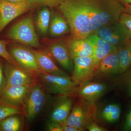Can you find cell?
Returning a JSON list of instances; mask_svg holds the SVG:
<instances>
[{
	"instance_id": "obj_1",
	"label": "cell",
	"mask_w": 131,
	"mask_h": 131,
	"mask_svg": "<svg viewBox=\"0 0 131 131\" xmlns=\"http://www.w3.org/2000/svg\"><path fill=\"white\" fill-rule=\"evenodd\" d=\"M89 15L93 33L103 26L119 20L125 7L118 0H78Z\"/></svg>"
},
{
	"instance_id": "obj_2",
	"label": "cell",
	"mask_w": 131,
	"mask_h": 131,
	"mask_svg": "<svg viewBox=\"0 0 131 131\" xmlns=\"http://www.w3.org/2000/svg\"><path fill=\"white\" fill-rule=\"evenodd\" d=\"M58 7L68 22L71 36L87 38L93 34L89 15L78 0H64Z\"/></svg>"
},
{
	"instance_id": "obj_3",
	"label": "cell",
	"mask_w": 131,
	"mask_h": 131,
	"mask_svg": "<svg viewBox=\"0 0 131 131\" xmlns=\"http://www.w3.org/2000/svg\"><path fill=\"white\" fill-rule=\"evenodd\" d=\"M50 93L37 79L26 96L23 112L26 121L32 122L37 119L52 102Z\"/></svg>"
},
{
	"instance_id": "obj_4",
	"label": "cell",
	"mask_w": 131,
	"mask_h": 131,
	"mask_svg": "<svg viewBox=\"0 0 131 131\" xmlns=\"http://www.w3.org/2000/svg\"><path fill=\"white\" fill-rule=\"evenodd\" d=\"M7 37L28 47H40L31 16L24 18L12 26L7 32Z\"/></svg>"
},
{
	"instance_id": "obj_5",
	"label": "cell",
	"mask_w": 131,
	"mask_h": 131,
	"mask_svg": "<svg viewBox=\"0 0 131 131\" xmlns=\"http://www.w3.org/2000/svg\"><path fill=\"white\" fill-rule=\"evenodd\" d=\"M96 104L78 99L74 104L64 125L84 131L91 122L95 121Z\"/></svg>"
},
{
	"instance_id": "obj_6",
	"label": "cell",
	"mask_w": 131,
	"mask_h": 131,
	"mask_svg": "<svg viewBox=\"0 0 131 131\" xmlns=\"http://www.w3.org/2000/svg\"><path fill=\"white\" fill-rule=\"evenodd\" d=\"M36 75L50 94L71 95L79 85L72 76L63 77L47 74L42 71L37 73Z\"/></svg>"
},
{
	"instance_id": "obj_7",
	"label": "cell",
	"mask_w": 131,
	"mask_h": 131,
	"mask_svg": "<svg viewBox=\"0 0 131 131\" xmlns=\"http://www.w3.org/2000/svg\"><path fill=\"white\" fill-rule=\"evenodd\" d=\"M110 89L111 86L107 83L92 80L79 84L76 90L71 95L90 103L96 104Z\"/></svg>"
},
{
	"instance_id": "obj_8",
	"label": "cell",
	"mask_w": 131,
	"mask_h": 131,
	"mask_svg": "<svg viewBox=\"0 0 131 131\" xmlns=\"http://www.w3.org/2000/svg\"><path fill=\"white\" fill-rule=\"evenodd\" d=\"M118 49L131 38V31L119 21L103 26L95 33Z\"/></svg>"
},
{
	"instance_id": "obj_9",
	"label": "cell",
	"mask_w": 131,
	"mask_h": 131,
	"mask_svg": "<svg viewBox=\"0 0 131 131\" xmlns=\"http://www.w3.org/2000/svg\"><path fill=\"white\" fill-rule=\"evenodd\" d=\"M73 97L67 94H58L52 99L49 115V121L64 125L73 105Z\"/></svg>"
},
{
	"instance_id": "obj_10",
	"label": "cell",
	"mask_w": 131,
	"mask_h": 131,
	"mask_svg": "<svg viewBox=\"0 0 131 131\" xmlns=\"http://www.w3.org/2000/svg\"><path fill=\"white\" fill-rule=\"evenodd\" d=\"M4 69L6 79V86L31 84L37 79L36 75L26 70L16 62H9L6 61Z\"/></svg>"
},
{
	"instance_id": "obj_11",
	"label": "cell",
	"mask_w": 131,
	"mask_h": 131,
	"mask_svg": "<svg viewBox=\"0 0 131 131\" xmlns=\"http://www.w3.org/2000/svg\"><path fill=\"white\" fill-rule=\"evenodd\" d=\"M121 75L119 59L117 51L108 55L100 62L96 67L93 80L101 81L118 77Z\"/></svg>"
},
{
	"instance_id": "obj_12",
	"label": "cell",
	"mask_w": 131,
	"mask_h": 131,
	"mask_svg": "<svg viewBox=\"0 0 131 131\" xmlns=\"http://www.w3.org/2000/svg\"><path fill=\"white\" fill-rule=\"evenodd\" d=\"M8 51L15 61L28 72L36 75L41 71L31 49L20 45H13Z\"/></svg>"
},
{
	"instance_id": "obj_13",
	"label": "cell",
	"mask_w": 131,
	"mask_h": 131,
	"mask_svg": "<svg viewBox=\"0 0 131 131\" xmlns=\"http://www.w3.org/2000/svg\"><path fill=\"white\" fill-rule=\"evenodd\" d=\"M74 68L72 77L79 84L93 80L96 68L92 57L73 58Z\"/></svg>"
},
{
	"instance_id": "obj_14",
	"label": "cell",
	"mask_w": 131,
	"mask_h": 131,
	"mask_svg": "<svg viewBox=\"0 0 131 131\" xmlns=\"http://www.w3.org/2000/svg\"><path fill=\"white\" fill-rule=\"evenodd\" d=\"M30 8L26 3L15 4L0 0V34L8 24Z\"/></svg>"
},
{
	"instance_id": "obj_15",
	"label": "cell",
	"mask_w": 131,
	"mask_h": 131,
	"mask_svg": "<svg viewBox=\"0 0 131 131\" xmlns=\"http://www.w3.org/2000/svg\"><path fill=\"white\" fill-rule=\"evenodd\" d=\"M47 51L63 68L72 74L74 61L66 40L52 43L48 47Z\"/></svg>"
},
{
	"instance_id": "obj_16",
	"label": "cell",
	"mask_w": 131,
	"mask_h": 131,
	"mask_svg": "<svg viewBox=\"0 0 131 131\" xmlns=\"http://www.w3.org/2000/svg\"><path fill=\"white\" fill-rule=\"evenodd\" d=\"M86 38L93 47V54L92 58L96 68L104 58L118 50L117 48L96 33L92 34Z\"/></svg>"
},
{
	"instance_id": "obj_17",
	"label": "cell",
	"mask_w": 131,
	"mask_h": 131,
	"mask_svg": "<svg viewBox=\"0 0 131 131\" xmlns=\"http://www.w3.org/2000/svg\"><path fill=\"white\" fill-rule=\"evenodd\" d=\"M40 70L45 73L63 77L70 76L56 64L54 59L47 51L31 49Z\"/></svg>"
},
{
	"instance_id": "obj_18",
	"label": "cell",
	"mask_w": 131,
	"mask_h": 131,
	"mask_svg": "<svg viewBox=\"0 0 131 131\" xmlns=\"http://www.w3.org/2000/svg\"><path fill=\"white\" fill-rule=\"evenodd\" d=\"M32 84L6 86L0 99L9 104L23 107L26 96Z\"/></svg>"
},
{
	"instance_id": "obj_19",
	"label": "cell",
	"mask_w": 131,
	"mask_h": 131,
	"mask_svg": "<svg viewBox=\"0 0 131 131\" xmlns=\"http://www.w3.org/2000/svg\"><path fill=\"white\" fill-rule=\"evenodd\" d=\"M121 113V106L118 103H108L100 107L96 106L95 122L105 124H115L119 120Z\"/></svg>"
},
{
	"instance_id": "obj_20",
	"label": "cell",
	"mask_w": 131,
	"mask_h": 131,
	"mask_svg": "<svg viewBox=\"0 0 131 131\" xmlns=\"http://www.w3.org/2000/svg\"><path fill=\"white\" fill-rule=\"evenodd\" d=\"M66 41L73 58L74 57L93 56V47L86 38L73 37L71 35Z\"/></svg>"
},
{
	"instance_id": "obj_21",
	"label": "cell",
	"mask_w": 131,
	"mask_h": 131,
	"mask_svg": "<svg viewBox=\"0 0 131 131\" xmlns=\"http://www.w3.org/2000/svg\"><path fill=\"white\" fill-rule=\"evenodd\" d=\"M49 31L53 37H60L70 33L68 22L60 12H54L52 14Z\"/></svg>"
},
{
	"instance_id": "obj_22",
	"label": "cell",
	"mask_w": 131,
	"mask_h": 131,
	"mask_svg": "<svg viewBox=\"0 0 131 131\" xmlns=\"http://www.w3.org/2000/svg\"><path fill=\"white\" fill-rule=\"evenodd\" d=\"M26 122L23 114L10 115L0 121V131L24 130Z\"/></svg>"
},
{
	"instance_id": "obj_23",
	"label": "cell",
	"mask_w": 131,
	"mask_h": 131,
	"mask_svg": "<svg viewBox=\"0 0 131 131\" xmlns=\"http://www.w3.org/2000/svg\"><path fill=\"white\" fill-rule=\"evenodd\" d=\"M117 54L119 59L121 75L131 67V38L118 49Z\"/></svg>"
},
{
	"instance_id": "obj_24",
	"label": "cell",
	"mask_w": 131,
	"mask_h": 131,
	"mask_svg": "<svg viewBox=\"0 0 131 131\" xmlns=\"http://www.w3.org/2000/svg\"><path fill=\"white\" fill-rule=\"evenodd\" d=\"M51 17V12L47 7L39 11L36 19V26L39 31L43 35L47 34Z\"/></svg>"
},
{
	"instance_id": "obj_25",
	"label": "cell",
	"mask_w": 131,
	"mask_h": 131,
	"mask_svg": "<svg viewBox=\"0 0 131 131\" xmlns=\"http://www.w3.org/2000/svg\"><path fill=\"white\" fill-rule=\"evenodd\" d=\"M18 114H23V107L7 103L0 99V121L5 118Z\"/></svg>"
},
{
	"instance_id": "obj_26",
	"label": "cell",
	"mask_w": 131,
	"mask_h": 131,
	"mask_svg": "<svg viewBox=\"0 0 131 131\" xmlns=\"http://www.w3.org/2000/svg\"><path fill=\"white\" fill-rule=\"evenodd\" d=\"M119 77L117 85L123 90L127 97L131 98V67Z\"/></svg>"
},
{
	"instance_id": "obj_27",
	"label": "cell",
	"mask_w": 131,
	"mask_h": 131,
	"mask_svg": "<svg viewBox=\"0 0 131 131\" xmlns=\"http://www.w3.org/2000/svg\"><path fill=\"white\" fill-rule=\"evenodd\" d=\"M63 1L64 0H26V3L30 8L40 6L52 8L58 7Z\"/></svg>"
},
{
	"instance_id": "obj_28",
	"label": "cell",
	"mask_w": 131,
	"mask_h": 131,
	"mask_svg": "<svg viewBox=\"0 0 131 131\" xmlns=\"http://www.w3.org/2000/svg\"><path fill=\"white\" fill-rule=\"evenodd\" d=\"M7 42L6 40H0V57L9 62H15L7 49Z\"/></svg>"
},
{
	"instance_id": "obj_29",
	"label": "cell",
	"mask_w": 131,
	"mask_h": 131,
	"mask_svg": "<svg viewBox=\"0 0 131 131\" xmlns=\"http://www.w3.org/2000/svg\"><path fill=\"white\" fill-rule=\"evenodd\" d=\"M6 85V79L3 65L0 61V96Z\"/></svg>"
},
{
	"instance_id": "obj_30",
	"label": "cell",
	"mask_w": 131,
	"mask_h": 131,
	"mask_svg": "<svg viewBox=\"0 0 131 131\" xmlns=\"http://www.w3.org/2000/svg\"><path fill=\"white\" fill-rule=\"evenodd\" d=\"M119 21L131 31V14L124 12L121 15Z\"/></svg>"
},
{
	"instance_id": "obj_31",
	"label": "cell",
	"mask_w": 131,
	"mask_h": 131,
	"mask_svg": "<svg viewBox=\"0 0 131 131\" xmlns=\"http://www.w3.org/2000/svg\"><path fill=\"white\" fill-rule=\"evenodd\" d=\"M122 130L124 131H131V105L126 115Z\"/></svg>"
},
{
	"instance_id": "obj_32",
	"label": "cell",
	"mask_w": 131,
	"mask_h": 131,
	"mask_svg": "<svg viewBox=\"0 0 131 131\" xmlns=\"http://www.w3.org/2000/svg\"><path fill=\"white\" fill-rule=\"evenodd\" d=\"M63 125L49 121L46 124V129L49 131H63Z\"/></svg>"
},
{
	"instance_id": "obj_33",
	"label": "cell",
	"mask_w": 131,
	"mask_h": 131,
	"mask_svg": "<svg viewBox=\"0 0 131 131\" xmlns=\"http://www.w3.org/2000/svg\"><path fill=\"white\" fill-rule=\"evenodd\" d=\"M88 129L90 131H107V129L102 127L98 124L95 121H92L86 127V130Z\"/></svg>"
},
{
	"instance_id": "obj_34",
	"label": "cell",
	"mask_w": 131,
	"mask_h": 131,
	"mask_svg": "<svg viewBox=\"0 0 131 131\" xmlns=\"http://www.w3.org/2000/svg\"><path fill=\"white\" fill-rule=\"evenodd\" d=\"M63 131H80L74 127L63 125Z\"/></svg>"
},
{
	"instance_id": "obj_35",
	"label": "cell",
	"mask_w": 131,
	"mask_h": 131,
	"mask_svg": "<svg viewBox=\"0 0 131 131\" xmlns=\"http://www.w3.org/2000/svg\"><path fill=\"white\" fill-rule=\"evenodd\" d=\"M125 10L124 13L131 15V5H126L124 6Z\"/></svg>"
},
{
	"instance_id": "obj_36",
	"label": "cell",
	"mask_w": 131,
	"mask_h": 131,
	"mask_svg": "<svg viewBox=\"0 0 131 131\" xmlns=\"http://www.w3.org/2000/svg\"><path fill=\"white\" fill-rule=\"evenodd\" d=\"M8 2L15 3V4H20V3H25L26 0H5Z\"/></svg>"
},
{
	"instance_id": "obj_37",
	"label": "cell",
	"mask_w": 131,
	"mask_h": 131,
	"mask_svg": "<svg viewBox=\"0 0 131 131\" xmlns=\"http://www.w3.org/2000/svg\"><path fill=\"white\" fill-rule=\"evenodd\" d=\"M123 6L126 5H131V0H118Z\"/></svg>"
}]
</instances>
